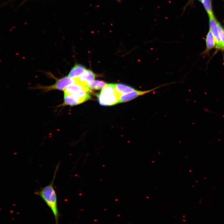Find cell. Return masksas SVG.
I'll return each instance as SVG.
<instances>
[{
    "label": "cell",
    "instance_id": "4fadbf2b",
    "mask_svg": "<svg viewBox=\"0 0 224 224\" xmlns=\"http://www.w3.org/2000/svg\"><path fill=\"white\" fill-rule=\"evenodd\" d=\"M204 7L208 16L213 15L210 0H203L202 2Z\"/></svg>",
    "mask_w": 224,
    "mask_h": 224
},
{
    "label": "cell",
    "instance_id": "9a60e30c",
    "mask_svg": "<svg viewBox=\"0 0 224 224\" xmlns=\"http://www.w3.org/2000/svg\"><path fill=\"white\" fill-rule=\"evenodd\" d=\"M115 0L117 1L118 2H120L121 1V0Z\"/></svg>",
    "mask_w": 224,
    "mask_h": 224
},
{
    "label": "cell",
    "instance_id": "7a4b0ae2",
    "mask_svg": "<svg viewBox=\"0 0 224 224\" xmlns=\"http://www.w3.org/2000/svg\"><path fill=\"white\" fill-rule=\"evenodd\" d=\"M115 86V84H107L102 89L97 96L100 105L111 106L119 103L120 97L116 92Z\"/></svg>",
    "mask_w": 224,
    "mask_h": 224
},
{
    "label": "cell",
    "instance_id": "e0dca14e",
    "mask_svg": "<svg viewBox=\"0 0 224 224\" xmlns=\"http://www.w3.org/2000/svg\"></svg>",
    "mask_w": 224,
    "mask_h": 224
},
{
    "label": "cell",
    "instance_id": "52a82bcc",
    "mask_svg": "<svg viewBox=\"0 0 224 224\" xmlns=\"http://www.w3.org/2000/svg\"><path fill=\"white\" fill-rule=\"evenodd\" d=\"M82 91H86L91 92V90L87 86L79 83H75L68 86L64 91V94L72 95Z\"/></svg>",
    "mask_w": 224,
    "mask_h": 224
},
{
    "label": "cell",
    "instance_id": "d6986e66",
    "mask_svg": "<svg viewBox=\"0 0 224 224\" xmlns=\"http://www.w3.org/2000/svg\"></svg>",
    "mask_w": 224,
    "mask_h": 224
},
{
    "label": "cell",
    "instance_id": "8fae6325",
    "mask_svg": "<svg viewBox=\"0 0 224 224\" xmlns=\"http://www.w3.org/2000/svg\"><path fill=\"white\" fill-rule=\"evenodd\" d=\"M86 70L84 66L76 64L71 69L68 76L72 79L77 78Z\"/></svg>",
    "mask_w": 224,
    "mask_h": 224
},
{
    "label": "cell",
    "instance_id": "8992f818",
    "mask_svg": "<svg viewBox=\"0 0 224 224\" xmlns=\"http://www.w3.org/2000/svg\"><path fill=\"white\" fill-rule=\"evenodd\" d=\"M95 77L96 75L91 70H86L78 78L75 79L76 83L88 87L89 83L94 81Z\"/></svg>",
    "mask_w": 224,
    "mask_h": 224
},
{
    "label": "cell",
    "instance_id": "7c38bea8",
    "mask_svg": "<svg viewBox=\"0 0 224 224\" xmlns=\"http://www.w3.org/2000/svg\"><path fill=\"white\" fill-rule=\"evenodd\" d=\"M106 84V83L103 81L95 80L89 83L88 87L91 90H98L102 89Z\"/></svg>",
    "mask_w": 224,
    "mask_h": 224
},
{
    "label": "cell",
    "instance_id": "5bb4252c",
    "mask_svg": "<svg viewBox=\"0 0 224 224\" xmlns=\"http://www.w3.org/2000/svg\"><path fill=\"white\" fill-rule=\"evenodd\" d=\"M217 26L220 38L224 46V28L218 22H217Z\"/></svg>",
    "mask_w": 224,
    "mask_h": 224
},
{
    "label": "cell",
    "instance_id": "30bf717a",
    "mask_svg": "<svg viewBox=\"0 0 224 224\" xmlns=\"http://www.w3.org/2000/svg\"><path fill=\"white\" fill-rule=\"evenodd\" d=\"M206 49L204 51L205 53L209 52L211 50L216 48L215 40L212 33L209 29L207 33L206 39Z\"/></svg>",
    "mask_w": 224,
    "mask_h": 224
},
{
    "label": "cell",
    "instance_id": "9c48e42d",
    "mask_svg": "<svg viewBox=\"0 0 224 224\" xmlns=\"http://www.w3.org/2000/svg\"><path fill=\"white\" fill-rule=\"evenodd\" d=\"M91 93L86 91H82L70 95H71L79 104L89 100L91 98L90 95Z\"/></svg>",
    "mask_w": 224,
    "mask_h": 224
},
{
    "label": "cell",
    "instance_id": "ba28073f",
    "mask_svg": "<svg viewBox=\"0 0 224 224\" xmlns=\"http://www.w3.org/2000/svg\"><path fill=\"white\" fill-rule=\"evenodd\" d=\"M115 89L120 97L123 95L128 93L136 89L132 86L122 83L116 84Z\"/></svg>",
    "mask_w": 224,
    "mask_h": 224
},
{
    "label": "cell",
    "instance_id": "3957f363",
    "mask_svg": "<svg viewBox=\"0 0 224 224\" xmlns=\"http://www.w3.org/2000/svg\"><path fill=\"white\" fill-rule=\"evenodd\" d=\"M55 80V83L52 85L44 86L38 85L34 87L33 89L40 90L45 92L53 90L64 91L68 86L76 83L75 79L71 78L68 76L58 78H56Z\"/></svg>",
    "mask_w": 224,
    "mask_h": 224
},
{
    "label": "cell",
    "instance_id": "ac0fdd59",
    "mask_svg": "<svg viewBox=\"0 0 224 224\" xmlns=\"http://www.w3.org/2000/svg\"></svg>",
    "mask_w": 224,
    "mask_h": 224
},
{
    "label": "cell",
    "instance_id": "6da1fadb",
    "mask_svg": "<svg viewBox=\"0 0 224 224\" xmlns=\"http://www.w3.org/2000/svg\"><path fill=\"white\" fill-rule=\"evenodd\" d=\"M59 164L57 165L55 170L53 179L51 183L41 188L39 190L35 192V194L40 196L44 201L53 213L55 224H58V212L57 197L54 187V183Z\"/></svg>",
    "mask_w": 224,
    "mask_h": 224
},
{
    "label": "cell",
    "instance_id": "2e32d148",
    "mask_svg": "<svg viewBox=\"0 0 224 224\" xmlns=\"http://www.w3.org/2000/svg\"><path fill=\"white\" fill-rule=\"evenodd\" d=\"M199 0V1H200V2H202H202H203V0Z\"/></svg>",
    "mask_w": 224,
    "mask_h": 224
},
{
    "label": "cell",
    "instance_id": "5b68a950",
    "mask_svg": "<svg viewBox=\"0 0 224 224\" xmlns=\"http://www.w3.org/2000/svg\"><path fill=\"white\" fill-rule=\"evenodd\" d=\"M162 86L161 85L152 89L146 91H141L135 89L128 93L121 95L119 98V103L126 102L130 101L140 96L144 95L156 90Z\"/></svg>",
    "mask_w": 224,
    "mask_h": 224
},
{
    "label": "cell",
    "instance_id": "277c9868",
    "mask_svg": "<svg viewBox=\"0 0 224 224\" xmlns=\"http://www.w3.org/2000/svg\"><path fill=\"white\" fill-rule=\"evenodd\" d=\"M209 29L212 31L215 38L216 48L224 50V46L221 41L218 34L217 26L218 22L213 15L209 16Z\"/></svg>",
    "mask_w": 224,
    "mask_h": 224
}]
</instances>
